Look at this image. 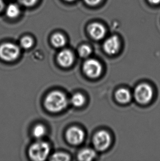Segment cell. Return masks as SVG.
I'll return each mask as SVG.
<instances>
[{"label": "cell", "mask_w": 160, "mask_h": 161, "mask_svg": "<svg viewBox=\"0 0 160 161\" xmlns=\"http://www.w3.org/2000/svg\"><path fill=\"white\" fill-rule=\"evenodd\" d=\"M67 105V99L63 92L54 91L48 95L45 101V106L48 111L58 113L63 111Z\"/></svg>", "instance_id": "cell-1"}, {"label": "cell", "mask_w": 160, "mask_h": 161, "mask_svg": "<svg viewBox=\"0 0 160 161\" xmlns=\"http://www.w3.org/2000/svg\"><path fill=\"white\" fill-rule=\"evenodd\" d=\"M50 152V146L45 142H37L33 144L29 149V156L31 158L36 161L45 160Z\"/></svg>", "instance_id": "cell-2"}, {"label": "cell", "mask_w": 160, "mask_h": 161, "mask_svg": "<svg viewBox=\"0 0 160 161\" xmlns=\"http://www.w3.org/2000/svg\"><path fill=\"white\" fill-rule=\"evenodd\" d=\"M134 96L138 103L142 105L147 104L152 98L153 90L151 86L147 84H141L136 88Z\"/></svg>", "instance_id": "cell-3"}, {"label": "cell", "mask_w": 160, "mask_h": 161, "mask_svg": "<svg viewBox=\"0 0 160 161\" xmlns=\"http://www.w3.org/2000/svg\"><path fill=\"white\" fill-rule=\"evenodd\" d=\"M19 54V48L15 44L7 42L0 46V58L4 61H15L18 58Z\"/></svg>", "instance_id": "cell-4"}, {"label": "cell", "mask_w": 160, "mask_h": 161, "mask_svg": "<svg viewBox=\"0 0 160 161\" xmlns=\"http://www.w3.org/2000/svg\"><path fill=\"white\" fill-rule=\"evenodd\" d=\"M93 142L95 148L97 150L103 151L109 147L111 139L110 135L106 131L101 130L95 134Z\"/></svg>", "instance_id": "cell-5"}, {"label": "cell", "mask_w": 160, "mask_h": 161, "mask_svg": "<svg viewBox=\"0 0 160 161\" xmlns=\"http://www.w3.org/2000/svg\"><path fill=\"white\" fill-rule=\"evenodd\" d=\"M83 69L87 76L91 78H97L102 71L101 64L94 59H89L84 62Z\"/></svg>", "instance_id": "cell-6"}, {"label": "cell", "mask_w": 160, "mask_h": 161, "mask_svg": "<svg viewBox=\"0 0 160 161\" xmlns=\"http://www.w3.org/2000/svg\"><path fill=\"white\" fill-rule=\"evenodd\" d=\"M66 137L70 144L77 145L83 141L84 134L82 130L78 127L72 126L67 130Z\"/></svg>", "instance_id": "cell-7"}, {"label": "cell", "mask_w": 160, "mask_h": 161, "mask_svg": "<svg viewBox=\"0 0 160 161\" xmlns=\"http://www.w3.org/2000/svg\"><path fill=\"white\" fill-rule=\"evenodd\" d=\"M119 39L116 35L108 38L104 42L103 47L105 52L109 55L115 54L119 50Z\"/></svg>", "instance_id": "cell-8"}, {"label": "cell", "mask_w": 160, "mask_h": 161, "mask_svg": "<svg viewBox=\"0 0 160 161\" xmlns=\"http://www.w3.org/2000/svg\"><path fill=\"white\" fill-rule=\"evenodd\" d=\"M59 64L63 67L68 68L74 63V56L71 51L64 50L59 53L57 57Z\"/></svg>", "instance_id": "cell-9"}, {"label": "cell", "mask_w": 160, "mask_h": 161, "mask_svg": "<svg viewBox=\"0 0 160 161\" xmlns=\"http://www.w3.org/2000/svg\"><path fill=\"white\" fill-rule=\"evenodd\" d=\"M88 31L92 37L97 40L102 39L106 33L104 26L98 23H94L89 25Z\"/></svg>", "instance_id": "cell-10"}, {"label": "cell", "mask_w": 160, "mask_h": 161, "mask_svg": "<svg viewBox=\"0 0 160 161\" xmlns=\"http://www.w3.org/2000/svg\"><path fill=\"white\" fill-rule=\"evenodd\" d=\"M115 97L119 103L125 104L129 103L131 100V94L127 89L121 88L118 90L116 92Z\"/></svg>", "instance_id": "cell-11"}, {"label": "cell", "mask_w": 160, "mask_h": 161, "mask_svg": "<svg viewBox=\"0 0 160 161\" xmlns=\"http://www.w3.org/2000/svg\"><path fill=\"white\" fill-rule=\"evenodd\" d=\"M96 156L94 151L90 148H85L78 153V158L80 161H89L94 159Z\"/></svg>", "instance_id": "cell-12"}, {"label": "cell", "mask_w": 160, "mask_h": 161, "mask_svg": "<svg viewBox=\"0 0 160 161\" xmlns=\"http://www.w3.org/2000/svg\"><path fill=\"white\" fill-rule=\"evenodd\" d=\"M51 42L53 46H55L56 47L60 48L65 45L66 40L63 34L61 33H56L52 36Z\"/></svg>", "instance_id": "cell-13"}, {"label": "cell", "mask_w": 160, "mask_h": 161, "mask_svg": "<svg viewBox=\"0 0 160 161\" xmlns=\"http://www.w3.org/2000/svg\"><path fill=\"white\" fill-rule=\"evenodd\" d=\"M20 8L17 4H10L7 7L6 14L10 18H15L19 15Z\"/></svg>", "instance_id": "cell-14"}, {"label": "cell", "mask_w": 160, "mask_h": 161, "mask_svg": "<svg viewBox=\"0 0 160 161\" xmlns=\"http://www.w3.org/2000/svg\"><path fill=\"white\" fill-rule=\"evenodd\" d=\"M85 101H86V99L84 96L82 94L80 93L75 94L71 99L72 104L74 105V106L77 107L82 106L84 105Z\"/></svg>", "instance_id": "cell-15"}, {"label": "cell", "mask_w": 160, "mask_h": 161, "mask_svg": "<svg viewBox=\"0 0 160 161\" xmlns=\"http://www.w3.org/2000/svg\"><path fill=\"white\" fill-rule=\"evenodd\" d=\"M46 129L45 126L42 124H38L34 127L33 129V134L34 137L36 139H40L45 135Z\"/></svg>", "instance_id": "cell-16"}, {"label": "cell", "mask_w": 160, "mask_h": 161, "mask_svg": "<svg viewBox=\"0 0 160 161\" xmlns=\"http://www.w3.org/2000/svg\"><path fill=\"white\" fill-rule=\"evenodd\" d=\"M69 159V156L63 153H56L51 158V160L56 161H67Z\"/></svg>", "instance_id": "cell-17"}, {"label": "cell", "mask_w": 160, "mask_h": 161, "mask_svg": "<svg viewBox=\"0 0 160 161\" xmlns=\"http://www.w3.org/2000/svg\"><path fill=\"white\" fill-rule=\"evenodd\" d=\"M78 53L80 56L83 58H86L91 54L92 53V49L88 45H82L80 47L78 50Z\"/></svg>", "instance_id": "cell-18"}, {"label": "cell", "mask_w": 160, "mask_h": 161, "mask_svg": "<svg viewBox=\"0 0 160 161\" xmlns=\"http://www.w3.org/2000/svg\"><path fill=\"white\" fill-rule=\"evenodd\" d=\"M20 44L22 47L25 49H29L31 48L34 45V40L31 37L25 36L21 40Z\"/></svg>", "instance_id": "cell-19"}, {"label": "cell", "mask_w": 160, "mask_h": 161, "mask_svg": "<svg viewBox=\"0 0 160 161\" xmlns=\"http://www.w3.org/2000/svg\"><path fill=\"white\" fill-rule=\"evenodd\" d=\"M19 1L22 4L27 7L33 6L37 2V0H19Z\"/></svg>", "instance_id": "cell-20"}, {"label": "cell", "mask_w": 160, "mask_h": 161, "mask_svg": "<svg viewBox=\"0 0 160 161\" xmlns=\"http://www.w3.org/2000/svg\"><path fill=\"white\" fill-rule=\"evenodd\" d=\"M87 4L89 6H95L98 4L102 0H84Z\"/></svg>", "instance_id": "cell-21"}, {"label": "cell", "mask_w": 160, "mask_h": 161, "mask_svg": "<svg viewBox=\"0 0 160 161\" xmlns=\"http://www.w3.org/2000/svg\"><path fill=\"white\" fill-rule=\"evenodd\" d=\"M150 3L152 4H156L160 3V0H149Z\"/></svg>", "instance_id": "cell-22"}, {"label": "cell", "mask_w": 160, "mask_h": 161, "mask_svg": "<svg viewBox=\"0 0 160 161\" xmlns=\"http://www.w3.org/2000/svg\"><path fill=\"white\" fill-rule=\"evenodd\" d=\"M4 8V2L2 0H0V12L3 10Z\"/></svg>", "instance_id": "cell-23"}, {"label": "cell", "mask_w": 160, "mask_h": 161, "mask_svg": "<svg viewBox=\"0 0 160 161\" xmlns=\"http://www.w3.org/2000/svg\"><path fill=\"white\" fill-rule=\"evenodd\" d=\"M65 1H68V2H72V1H75V0H65Z\"/></svg>", "instance_id": "cell-24"}]
</instances>
